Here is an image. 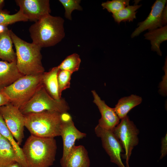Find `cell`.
I'll return each instance as SVG.
<instances>
[{"instance_id":"cell-18","label":"cell","mask_w":167,"mask_h":167,"mask_svg":"<svg viewBox=\"0 0 167 167\" xmlns=\"http://www.w3.org/2000/svg\"><path fill=\"white\" fill-rule=\"evenodd\" d=\"M59 69L58 66L53 68L48 72L42 74V84L48 93L54 99L59 100L60 98L58 94L57 76Z\"/></svg>"},{"instance_id":"cell-15","label":"cell","mask_w":167,"mask_h":167,"mask_svg":"<svg viewBox=\"0 0 167 167\" xmlns=\"http://www.w3.org/2000/svg\"><path fill=\"white\" fill-rule=\"evenodd\" d=\"M10 30L6 26L0 29V59L11 62L16 61V57Z\"/></svg>"},{"instance_id":"cell-33","label":"cell","mask_w":167,"mask_h":167,"mask_svg":"<svg viewBox=\"0 0 167 167\" xmlns=\"http://www.w3.org/2000/svg\"><path fill=\"white\" fill-rule=\"evenodd\" d=\"M5 5V1L0 0V10H2V8Z\"/></svg>"},{"instance_id":"cell-1","label":"cell","mask_w":167,"mask_h":167,"mask_svg":"<svg viewBox=\"0 0 167 167\" xmlns=\"http://www.w3.org/2000/svg\"><path fill=\"white\" fill-rule=\"evenodd\" d=\"M64 19L48 15L34 22L29 28L32 43L41 48L54 46L65 36Z\"/></svg>"},{"instance_id":"cell-12","label":"cell","mask_w":167,"mask_h":167,"mask_svg":"<svg viewBox=\"0 0 167 167\" xmlns=\"http://www.w3.org/2000/svg\"><path fill=\"white\" fill-rule=\"evenodd\" d=\"M166 2V0L156 1L152 6L151 10L148 17L144 21L138 23V27L131 35V38L138 36L145 30L150 31L163 26L161 14Z\"/></svg>"},{"instance_id":"cell-25","label":"cell","mask_w":167,"mask_h":167,"mask_svg":"<svg viewBox=\"0 0 167 167\" xmlns=\"http://www.w3.org/2000/svg\"><path fill=\"white\" fill-rule=\"evenodd\" d=\"M72 73L68 71L59 70L57 79L58 94L60 98L62 91L70 87V80Z\"/></svg>"},{"instance_id":"cell-13","label":"cell","mask_w":167,"mask_h":167,"mask_svg":"<svg viewBox=\"0 0 167 167\" xmlns=\"http://www.w3.org/2000/svg\"><path fill=\"white\" fill-rule=\"evenodd\" d=\"M92 92L94 98L93 102L97 106L101 114L98 125L104 129L112 130L120 122V119L113 108L107 105L95 90H92Z\"/></svg>"},{"instance_id":"cell-27","label":"cell","mask_w":167,"mask_h":167,"mask_svg":"<svg viewBox=\"0 0 167 167\" xmlns=\"http://www.w3.org/2000/svg\"><path fill=\"white\" fill-rule=\"evenodd\" d=\"M65 9V16L67 19L71 20V14L75 10L82 11L83 8L80 5V0H59Z\"/></svg>"},{"instance_id":"cell-19","label":"cell","mask_w":167,"mask_h":167,"mask_svg":"<svg viewBox=\"0 0 167 167\" xmlns=\"http://www.w3.org/2000/svg\"><path fill=\"white\" fill-rule=\"evenodd\" d=\"M142 101L140 96L132 94L119 99L113 109L120 119H121L127 115L132 109L140 104Z\"/></svg>"},{"instance_id":"cell-28","label":"cell","mask_w":167,"mask_h":167,"mask_svg":"<svg viewBox=\"0 0 167 167\" xmlns=\"http://www.w3.org/2000/svg\"><path fill=\"white\" fill-rule=\"evenodd\" d=\"M165 72V75L162 78V81L161 82L159 85V93L163 96H165L167 94V59L165 60V66L163 67Z\"/></svg>"},{"instance_id":"cell-7","label":"cell","mask_w":167,"mask_h":167,"mask_svg":"<svg viewBox=\"0 0 167 167\" xmlns=\"http://www.w3.org/2000/svg\"><path fill=\"white\" fill-rule=\"evenodd\" d=\"M112 130L120 141L124 153L121 158L126 160V167H130L129 161L133 149L139 143V130L134 122L126 115Z\"/></svg>"},{"instance_id":"cell-9","label":"cell","mask_w":167,"mask_h":167,"mask_svg":"<svg viewBox=\"0 0 167 167\" xmlns=\"http://www.w3.org/2000/svg\"><path fill=\"white\" fill-rule=\"evenodd\" d=\"M0 114L14 138L20 145L24 137V116L19 108L10 103L0 107Z\"/></svg>"},{"instance_id":"cell-2","label":"cell","mask_w":167,"mask_h":167,"mask_svg":"<svg viewBox=\"0 0 167 167\" xmlns=\"http://www.w3.org/2000/svg\"><path fill=\"white\" fill-rule=\"evenodd\" d=\"M57 146L54 138L31 135L22 148L28 167H49L55 160Z\"/></svg>"},{"instance_id":"cell-32","label":"cell","mask_w":167,"mask_h":167,"mask_svg":"<svg viewBox=\"0 0 167 167\" xmlns=\"http://www.w3.org/2000/svg\"><path fill=\"white\" fill-rule=\"evenodd\" d=\"M8 167H23L17 162H15L10 165Z\"/></svg>"},{"instance_id":"cell-22","label":"cell","mask_w":167,"mask_h":167,"mask_svg":"<svg viewBox=\"0 0 167 167\" xmlns=\"http://www.w3.org/2000/svg\"><path fill=\"white\" fill-rule=\"evenodd\" d=\"M141 5L135 4L133 5H128L113 14L112 16L115 22L118 24L122 22H132L136 19L137 10Z\"/></svg>"},{"instance_id":"cell-30","label":"cell","mask_w":167,"mask_h":167,"mask_svg":"<svg viewBox=\"0 0 167 167\" xmlns=\"http://www.w3.org/2000/svg\"><path fill=\"white\" fill-rule=\"evenodd\" d=\"M167 6L166 5L163 9L161 14V20L163 26L167 25Z\"/></svg>"},{"instance_id":"cell-14","label":"cell","mask_w":167,"mask_h":167,"mask_svg":"<svg viewBox=\"0 0 167 167\" xmlns=\"http://www.w3.org/2000/svg\"><path fill=\"white\" fill-rule=\"evenodd\" d=\"M24 75L18 70L16 61L0 60V91Z\"/></svg>"},{"instance_id":"cell-20","label":"cell","mask_w":167,"mask_h":167,"mask_svg":"<svg viewBox=\"0 0 167 167\" xmlns=\"http://www.w3.org/2000/svg\"><path fill=\"white\" fill-rule=\"evenodd\" d=\"M144 36L145 39L150 41L151 50L156 52L158 54L161 56L160 46L161 43L167 40V25L149 31Z\"/></svg>"},{"instance_id":"cell-5","label":"cell","mask_w":167,"mask_h":167,"mask_svg":"<svg viewBox=\"0 0 167 167\" xmlns=\"http://www.w3.org/2000/svg\"><path fill=\"white\" fill-rule=\"evenodd\" d=\"M42 74L24 75L1 91L10 103L20 109L42 85Z\"/></svg>"},{"instance_id":"cell-26","label":"cell","mask_w":167,"mask_h":167,"mask_svg":"<svg viewBox=\"0 0 167 167\" xmlns=\"http://www.w3.org/2000/svg\"><path fill=\"white\" fill-rule=\"evenodd\" d=\"M129 0H113L103 2L101 6L109 12L115 13L129 5Z\"/></svg>"},{"instance_id":"cell-23","label":"cell","mask_w":167,"mask_h":167,"mask_svg":"<svg viewBox=\"0 0 167 167\" xmlns=\"http://www.w3.org/2000/svg\"><path fill=\"white\" fill-rule=\"evenodd\" d=\"M28 21V18L19 9L17 13L12 15L10 14L9 12L6 10H0V26H6L16 22Z\"/></svg>"},{"instance_id":"cell-31","label":"cell","mask_w":167,"mask_h":167,"mask_svg":"<svg viewBox=\"0 0 167 167\" xmlns=\"http://www.w3.org/2000/svg\"><path fill=\"white\" fill-rule=\"evenodd\" d=\"M10 103L7 97L1 91H0V107Z\"/></svg>"},{"instance_id":"cell-10","label":"cell","mask_w":167,"mask_h":167,"mask_svg":"<svg viewBox=\"0 0 167 167\" xmlns=\"http://www.w3.org/2000/svg\"><path fill=\"white\" fill-rule=\"evenodd\" d=\"M95 132L96 136L101 138L102 147L109 156L110 161L118 167H126L121 159L123 149L112 130L104 129L97 125Z\"/></svg>"},{"instance_id":"cell-17","label":"cell","mask_w":167,"mask_h":167,"mask_svg":"<svg viewBox=\"0 0 167 167\" xmlns=\"http://www.w3.org/2000/svg\"><path fill=\"white\" fill-rule=\"evenodd\" d=\"M0 134L6 139L12 145L15 153L17 162L23 167H28L22 148H21L7 127L0 114Z\"/></svg>"},{"instance_id":"cell-34","label":"cell","mask_w":167,"mask_h":167,"mask_svg":"<svg viewBox=\"0 0 167 167\" xmlns=\"http://www.w3.org/2000/svg\"><path fill=\"white\" fill-rule=\"evenodd\" d=\"M1 137H2V135H1L0 134V139H1Z\"/></svg>"},{"instance_id":"cell-24","label":"cell","mask_w":167,"mask_h":167,"mask_svg":"<svg viewBox=\"0 0 167 167\" xmlns=\"http://www.w3.org/2000/svg\"><path fill=\"white\" fill-rule=\"evenodd\" d=\"M81 62L79 55L74 53L66 57L58 67L60 70L68 71L73 73L78 70Z\"/></svg>"},{"instance_id":"cell-8","label":"cell","mask_w":167,"mask_h":167,"mask_svg":"<svg viewBox=\"0 0 167 167\" xmlns=\"http://www.w3.org/2000/svg\"><path fill=\"white\" fill-rule=\"evenodd\" d=\"M62 122L60 136L63 140V152L60 163L62 167H66L69 155L75 146V141L86 137V134L77 129L71 116L67 112L62 113Z\"/></svg>"},{"instance_id":"cell-29","label":"cell","mask_w":167,"mask_h":167,"mask_svg":"<svg viewBox=\"0 0 167 167\" xmlns=\"http://www.w3.org/2000/svg\"><path fill=\"white\" fill-rule=\"evenodd\" d=\"M161 156L160 159H161L166 156L167 154V134L161 139Z\"/></svg>"},{"instance_id":"cell-3","label":"cell","mask_w":167,"mask_h":167,"mask_svg":"<svg viewBox=\"0 0 167 167\" xmlns=\"http://www.w3.org/2000/svg\"><path fill=\"white\" fill-rule=\"evenodd\" d=\"M10 32L16 50V65L19 72L24 75L43 73L45 69L41 62V48L22 39L11 30Z\"/></svg>"},{"instance_id":"cell-6","label":"cell","mask_w":167,"mask_h":167,"mask_svg":"<svg viewBox=\"0 0 167 167\" xmlns=\"http://www.w3.org/2000/svg\"><path fill=\"white\" fill-rule=\"evenodd\" d=\"M69 107L61 98L58 100L47 92L43 84L30 99L19 110L24 115L45 111H54L61 113L67 112Z\"/></svg>"},{"instance_id":"cell-16","label":"cell","mask_w":167,"mask_h":167,"mask_svg":"<svg viewBox=\"0 0 167 167\" xmlns=\"http://www.w3.org/2000/svg\"><path fill=\"white\" fill-rule=\"evenodd\" d=\"M88 152L83 145L75 146L70 153L66 167H89Z\"/></svg>"},{"instance_id":"cell-21","label":"cell","mask_w":167,"mask_h":167,"mask_svg":"<svg viewBox=\"0 0 167 167\" xmlns=\"http://www.w3.org/2000/svg\"><path fill=\"white\" fill-rule=\"evenodd\" d=\"M16 162V157L12 145L2 136L0 139V167H8Z\"/></svg>"},{"instance_id":"cell-4","label":"cell","mask_w":167,"mask_h":167,"mask_svg":"<svg viewBox=\"0 0 167 167\" xmlns=\"http://www.w3.org/2000/svg\"><path fill=\"white\" fill-rule=\"evenodd\" d=\"M62 114L54 111H45L24 115L25 127L31 135L54 138L60 136Z\"/></svg>"},{"instance_id":"cell-11","label":"cell","mask_w":167,"mask_h":167,"mask_svg":"<svg viewBox=\"0 0 167 167\" xmlns=\"http://www.w3.org/2000/svg\"><path fill=\"white\" fill-rule=\"evenodd\" d=\"M16 4L19 7L28 20L34 22L51 11L49 0H16Z\"/></svg>"}]
</instances>
